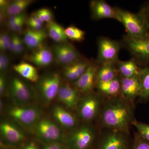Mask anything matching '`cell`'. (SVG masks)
Instances as JSON below:
<instances>
[{"mask_svg":"<svg viewBox=\"0 0 149 149\" xmlns=\"http://www.w3.org/2000/svg\"><path fill=\"white\" fill-rule=\"evenodd\" d=\"M133 116L131 106L120 96L109 99L102 109L101 119L107 128L127 134L134 120Z\"/></svg>","mask_w":149,"mask_h":149,"instance_id":"cell-1","label":"cell"},{"mask_svg":"<svg viewBox=\"0 0 149 149\" xmlns=\"http://www.w3.org/2000/svg\"><path fill=\"white\" fill-rule=\"evenodd\" d=\"M131 58L141 67L149 66V33L140 37H131L124 35L121 41Z\"/></svg>","mask_w":149,"mask_h":149,"instance_id":"cell-2","label":"cell"},{"mask_svg":"<svg viewBox=\"0 0 149 149\" xmlns=\"http://www.w3.org/2000/svg\"><path fill=\"white\" fill-rule=\"evenodd\" d=\"M119 22L125 27L126 35L140 37L149 33V24L143 13L139 10L133 13L118 7H115Z\"/></svg>","mask_w":149,"mask_h":149,"instance_id":"cell-3","label":"cell"},{"mask_svg":"<svg viewBox=\"0 0 149 149\" xmlns=\"http://www.w3.org/2000/svg\"><path fill=\"white\" fill-rule=\"evenodd\" d=\"M97 55L95 61L98 64L116 63L119 60L118 56L123 47L121 41L101 36L97 41Z\"/></svg>","mask_w":149,"mask_h":149,"instance_id":"cell-4","label":"cell"},{"mask_svg":"<svg viewBox=\"0 0 149 149\" xmlns=\"http://www.w3.org/2000/svg\"><path fill=\"white\" fill-rule=\"evenodd\" d=\"M102 97L98 93L91 92L85 94V95L80 98L77 108L81 119L90 121L97 117L100 110Z\"/></svg>","mask_w":149,"mask_h":149,"instance_id":"cell-5","label":"cell"},{"mask_svg":"<svg viewBox=\"0 0 149 149\" xmlns=\"http://www.w3.org/2000/svg\"><path fill=\"white\" fill-rule=\"evenodd\" d=\"M95 139L93 128L83 125L75 129L67 140V146L70 149H88Z\"/></svg>","mask_w":149,"mask_h":149,"instance_id":"cell-6","label":"cell"},{"mask_svg":"<svg viewBox=\"0 0 149 149\" xmlns=\"http://www.w3.org/2000/svg\"><path fill=\"white\" fill-rule=\"evenodd\" d=\"M51 49L57 61L65 66L76 62L83 58L75 47L68 42L56 43Z\"/></svg>","mask_w":149,"mask_h":149,"instance_id":"cell-7","label":"cell"},{"mask_svg":"<svg viewBox=\"0 0 149 149\" xmlns=\"http://www.w3.org/2000/svg\"><path fill=\"white\" fill-rule=\"evenodd\" d=\"M9 116L19 123L30 126L39 121L40 111L37 108L17 105L11 108L8 111Z\"/></svg>","mask_w":149,"mask_h":149,"instance_id":"cell-8","label":"cell"},{"mask_svg":"<svg viewBox=\"0 0 149 149\" xmlns=\"http://www.w3.org/2000/svg\"><path fill=\"white\" fill-rule=\"evenodd\" d=\"M61 85L59 74L57 72H52L46 74L40 79L38 89L44 100L50 102L57 97Z\"/></svg>","mask_w":149,"mask_h":149,"instance_id":"cell-9","label":"cell"},{"mask_svg":"<svg viewBox=\"0 0 149 149\" xmlns=\"http://www.w3.org/2000/svg\"><path fill=\"white\" fill-rule=\"evenodd\" d=\"M36 131L41 139L51 143H56L63 138L60 128L55 123L49 119L39 120L36 124Z\"/></svg>","mask_w":149,"mask_h":149,"instance_id":"cell-10","label":"cell"},{"mask_svg":"<svg viewBox=\"0 0 149 149\" xmlns=\"http://www.w3.org/2000/svg\"><path fill=\"white\" fill-rule=\"evenodd\" d=\"M125 133L111 130L103 136L98 149H129V142Z\"/></svg>","mask_w":149,"mask_h":149,"instance_id":"cell-11","label":"cell"},{"mask_svg":"<svg viewBox=\"0 0 149 149\" xmlns=\"http://www.w3.org/2000/svg\"><path fill=\"white\" fill-rule=\"evenodd\" d=\"M98 67L99 64L96 61H93L81 77L73 83L74 88L84 94L93 92L95 87L96 74Z\"/></svg>","mask_w":149,"mask_h":149,"instance_id":"cell-12","label":"cell"},{"mask_svg":"<svg viewBox=\"0 0 149 149\" xmlns=\"http://www.w3.org/2000/svg\"><path fill=\"white\" fill-rule=\"evenodd\" d=\"M10 92L13 99L19 105L27 104L32 100V93L28 85L18 77L11 81Z\"/></svg>","mask_w":149,"mask_h":149,"instance_id":"cell-13","label":"cell"},{"mask_svg":"<svg viewBox=\"0 0 149 149\" xmlns=\"http://www.w3.org/2000/svg\"><path fill=\"white\" fill-rule=\"evenodd\" d=\"M91 16L95 20L112 19L119 22L115 7H113L104 0H93L90 4Z\"/></svg>","mask_w":149,"mask_h":149,"instance_id":"cell-14","label":"cell"},{"mask_svg":"<svg viewBox=\"0 0 149 149\" xmlns=\"http://www.w3.org/2000/svg\"><path fill=\"white\" fill-rule=\"evenodd\" d=\"M54 57L52 49L43 44L32 50V52L26 57V59L36 66L45 67L52 63Z\"/></svg>","mask_w":149,"mask_h":149,"instance_id":"cell-15","label":"cell"},{"mask_svg":"<svg viewBox=\"0 0 149 149\" xmlns=\"http://www.w3.org/2000/svg\"><path fill=\"white\" fill-rule=\"evenodd\" d=\"M120 96L128 102L133 101L140 96L141 86L139 77L125 78L120 76Z\"/></svg>","mask_w":149,"mask_h":149,"instance_id":"cell-16","label":"cell"},{"mask_svg":"<svg viewBox=\"0 0 149 149\" xmlns=\"http://www.w3.org/2000/svg\"><path fill=\"white\" fill-rule=\"evenodd\" d=\"M80 93L74 86L68 83L61 85L57 97L68 108H77L80 99Z\"/></svg>","mask_w":149,"mask_h":149,"instance_id":"cell-17","label":"cell"},{"mask_svg":"<svg viewBox=\"0 0 149 149\" xmlns=\"http://www.w3.org/2000/svg\"><path fill=\"white\" fill-rule=\"evenodd\" d=\"M92 62L88 59L83 58L76 62L65 66L63 75L67 80L74 83L81 77Z\"/></svg>","mask_w":149,"mask_h":149,"instance_id":"cell-18","label":"cell"},{"mask_svg":"<svg viewBox=\"0 0 149 149\" xmlns=\"http://www.w3.org/2000/svg\"><path fill=\"white\" fill-rule=\"evenodd\" d=\"M48 36L45 29L37 30L27 28L25 31L23 40L24 45L29 49L33 50L43 45Z\"/></svg>","mask_w":149,"mask_h":149,"instance_id":"cell-19","label":"cell"},{"mask_svg":"<svg viewBox=\"0 0 149 149\" xmlns=\"http://www.w3.org/2000/svg\"><path fill=\"white\" fill-rule=\"evenodd\" d=\"M95 88L98 93L102 96L108 98L120 96V76L110 81L104 82H97Z\"/></svg>","mask_w":149,"mask_h":149,"instance_id":"cell-20","label":"cell"},{"mask_svg":"<svg viewBox=\"0 0 149 149\" xmlns=\"http://www.w3.org/2000/svg\"><path fill=\"white\" fill-rule=\"evenodd\" d=\"M0 130L3 138L10 143L18 144L24 140L23 133L10 123L6 121L2 122L0 125Z\"/></svg>","mask_w":149,"mask_h":149,"instance_id":"cell-21","label":"cell"},{"mask_svg":"<svg viewBox=\"0 0 149 149\" xmlns=\"http://www.w3.org/2000/svg\"><path fill=\"white\" fill-rule=\"evenodd\" d=\"M119 76L125 78L139 77L141 67L133 59L125 61L120 60L116 63Z\"/></svg>","mask_w":149,"mask_h":149,"instance_id":"cell-22","label":"cell"},{"mask_svg":"<svg viewBox=\"0 0 149 149\" xmlns=\"http://www.w3.org/2000/svg\"><path fill=\"white\" fill-rule=\"evenodd\" d=\"M119 76L116 63L99 64L96 74V83L110 81Z\"/></svg>","mask_w":149,"mask_h":149,"instance_id":"cell-23","label":"cell"},{"mask_svg":"<svg viewBox=\"0 0 149 149\" xmlns=\"http://www.w3.org/2000/svg\"><path fill=\"white\" fill-rule=\"evenodd\" d=\"M53 115L59 123L65 128H73L77 125V120L74 115L68 111L60 106L53 109Z\"/></svg>","mask_w":149,"mask_h":149,"instance_id":"cell-24","label":"cell"},{"mask_svg":"<svg viewBox=\"0 0 149 149\" xmlns=\"http://www.w3.org/2000/svg\"><path fill=\"white\" fill-rule=\"evenodd\" d=\"M13 68L22 77L32 83L38 82L40 79L37 69L28 63L21 62L14 65Z\"/></svg>","mask_w":149,"mask_h":149,"instance_id":"cell-25","label":"cell"},{"mask_svg":"<svg viewBox=\"0 0 149 149\" xmlns=\"http://www.w3.org/2000/svg\"><path fill=\"white\" fill-rule=\"evenodd\" d=\"M47 27L48 36L56 43L67 42L68 38L65 32V29L61 24L52 21L47 23Z\"/></svg>","mask_w":149,"mask_h":149,"instance_id":"cell-26","label":"cell"},{"mask_svg":"<svg viewBox=\"0 0 149 149\" xmlns=\"http://www.w3.org/2000/svg\"><path fill=\"white\" fill-rule=\"evenodd\" d=\"M141 93L139 98L144 101L149 100V66L141 67L139 75Z\"/></svg>","mask_w":149,"mask_h":149,"instance_id":"cell-27","label":"cell"},{"mask_svg":"<svg viewBox=\"0 0 149 149\" xmlns=\"http://www.w3.org/2000/svg\"><path fill=\"white\" fill-rule=\"evenodd\" d=\"M32 2L30 0H15L13 1L10 2L8 6L3 11L8 17L21 14L25 13V10Z\"/></svg>","mask_w":149,"mask_h":149,"instance_id":"cell-28","label":"cell"},{"mask_svg":"<svg viewBox=\"0 0 149 149\" xmlns=\"http://www.w3.org/2000/svg\"><path fill=\"white\" fill-rule=\"evenodd\" d=\"M68 39L77 42H81L85 40V31L74 25H70L65 29Z\"/></svg>","mask_w":149,"mask_h":149,"instance_id":"cell-29","label":"cell"},{"mask_svg":"<svg viewBox=\"0 0 149 149\" xmlns=\"http://www.w3.org/2000/svg\"><path fill=\"white\" fill-rule=\"evenodd\" d=\"M131 124L137 129L138 134L141 138L149 142V124L135 120L132 121Z\"/></svg>","mask_w":149,"mask_h":149,"instance_id":"cell-30","label":"cell"},{"mask_svg":"<svg viewBox=\"0 0 149 149\" xmlns=\"http://www.w3.org/2000/svg\"><path fill=\"white\" fill-rule=\"evenodd\" d=\"M25 24L29 29L37 30L43 29L44 23L38 18L35 13L27 17Z\"/></svg>","mask_w":149,"mask_h":149,"instance_id":"cell-31","label":"cell"},{"mask_svg":"<svg viewBox=\"0 0 149 149\" xmlns=\"http://www.w3.org/2000/svg\"><path fill=\"white\" fill-rule=\"evenodd\" d=\"M35 13L43 23H49L53 21V14L52 11L49 9L42 8L35 12Z\"/></svg>","mask_w":149,"mask_h":149,"instance_id":"cell-32","label":"cell"},{"mask_svg":"<svg viewBox=\"0 0 149 149\" xmlns=\"http://www.w3.org/2000/svg\"><path fill=\"white\" fill-rule=\"evenodd\" d=\"M11 35L6 32H3L0 35V50L1 52L5 53L9 51Z\"/></svg>","mask_w":149,"mask_h":149,"instance_id":"cell-33","label":"cell"},{"mask_svg":"<svg viewBox=\"0 0 149 149\" xmlns=\"http://www.w3.org/2000/svg\"><path fill=\"white\" fill-rule=\"evenodd\" d=\"M130 149H149V142L142 139L138 134Z\"/></svg>","mask_w":149,"mask_h":149,"instance_id":"cell-34","label":"cell"},{"mask_svg":"<svg viewBox=\"0 0 149 149\" xmlns=\"http://www.w3.org/2000/svg\"><path fill=\"white\" fill-rule=\"evenodd\" d=\"M10 59L5 53L0 54V70L1 72H4L8 69L10 65Z\"/></svg>","mask_w":149,"mask_h":149,"instance_id":"cell-35","label":"cell"},{"mask_svg":"<svg viewBox=\"0 0 149 149\" xmlns=\"http://www.w3.org/2000/svg\"><path fill=\"white\" fill-rule=\"evenodd\" d=\"M26 17H27V14L25 13L18 15L9 17L6 21L7 25L9 29H10L11 27H12L19 20Z\"/></svg>","mask_w":149,"mask_h":149,"instance_id":"cell-36","label":"cell"},{"mask_svg":"<svg viewBox=\"0 0 149 149\" xmlns=\"http://www.w3.org/2000/svg\"><path fill=\"white\" fill-rule=\"evenodd\" d=\"M24 45L23 39H22L18 35L17 37L16 47L15 54L16 55H19L23 53L24 50Z\"/></svg>","mask_w":149,"mask_h":149,"instance_id":"cell-37","label":"cell"},{"mask_svg":"<svg viewBox=\"0 0 149 149\" xmlns=\"http://www.w3.org/2000/svg\"><path fill=\"white\" fill-rule=\"evenodd\" d=\"M17 34L15 33H13L11 35V39L10 43L9 48V51L11 52L12 53L15 54V47H16L17 37Z\"/></svg>","mask_w":149,"mask_h":149,"instance_id":"cell-38","label":"cell"},{"mask_svg":"<svg viewBox=\"0 0 149 149\" xmlns=\"http://www.w3.org/2000/svg\"><path fill=\"white\" fill-rule=\"evenodd\" d=\"M6 80L5 76L3 72L1 74L0 76V95H2L4 93L6 88Z\"/></svg>","mask_w":149,"mask_h":149,"instance_id":"cell-39","label":"cell"},{"mask_svg":"<svg viewBox=\"0 0 149 149\" xmlns=\"http://www.w3.org/2000/svg\"><path fill=\"white\" fill-rule=\"evenodd\" d=\"M140 10L144 15L149 24V2L143 6Z\"/></svg>","mask_w":149,"mask_h":149,"instance_id":"cell-40","label":"cell"},{"mask_svg":"<svg viewBox=\"0 0 149 149\" xmlns=\"http://www.w3.org/2000/svg\"><path fill=\"white\" fill-rule=\"evenodd\" d=\"M43 149H65L57 143H51L46 145Z\"/></svg>","mask_w":149,"mask_h":149,"instance_id":"cell-41","label":"cell"},{"mask_svg":"<svg viewBox=\"0 0 149 149\" xmlns=\"http://www.w3.org/2000/svg\"><path fill=\"white\" fill-rule=\"evenodd\" d=\"M10 2L6 0H1L0 1V7L1 10H5L7 8L8 6L9 5L10 3Z\"/></svg>","mask_w":149,"mask_h":149,"instance_id":"cell-42","label":"cell"},{"mask_svg":"<svg viewBox=\"0 0 149 149\" xmlns=\"http://www.w3.org/2000/svg\"><path fill=\"white\" fill-rule=\"evenodd\" d=\"M23 149H38L36 145L33 143H30L27 144V146H25Z\"/></svg>","mask_w":149,"mask_h":149,"instance_id":"cell-43","label":"cell"}]
</instances>
